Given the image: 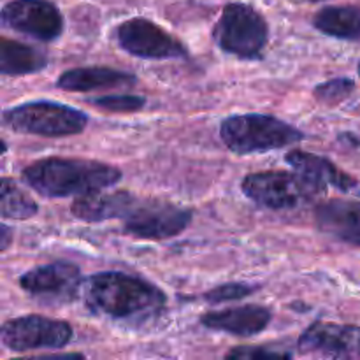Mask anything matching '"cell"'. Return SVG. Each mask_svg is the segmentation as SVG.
<instances>
[{"instance_id": "ffe728a7", "label": "cell", "mask_w": 360, "mask_h": 360, "mask_svg": "<svg viewBox=\"0 0 360 360\" xmlns=\"http://www.w3.org/2000/svg\"><path fill=\"white\" fill-rule=\"evenodd\" d=\"M0 193H2L0 214L4 220H30L37 214V202L11 178H2Z\"/></svg>"}, {"instance_id": "cb8c5ba5", "label": "cell", "mask_w": 360, "mask_h": 360, "mask_svg": "<svg viewBox=\"0 0 360 360\" xmlns=\"http://www.w3.org/2000/svg\"><path fill=\"white\" fill-rule=\"evenodd\" d=\"M227 359H288L290 354H285V352H276V350H267L264 347H238L234 350L229 352L225 355Z\"/></svg>"}, {"instance_id": "4316f807", "label": "cell", "mask_w": 360, "mask_h": 360, "mask_svg": "<svg viewBox=\"0 0 360 360\" xmlns=\"http://www.w3.org/2000/svg\"><path fill=\"white\" fill-rule=\"evenodd\" d=\"M306 2H322V0H306Z\"/></svg>"}, {"instance_id": "ac0fdd59", "label": "cell", "mask_w": 360, "mask_h": 360, "mask_svg": "<svg viewBox=\"0 0 360 360\" xmlns=\"http://www.w3.org/2000/svg\"><path fill=\"white\" fill-rule=\"evenodd\" d=\"M48 65V55L42 49L13 39H0V70L4 76H25Z\"/></svg>"}, {"instance_id": "603a6c76", "label": "cell", "mask_w": 360, "mask_h": 360, "mask_svg": "<svg viewBox=\"0 0 360 360\" xmlns=\"http://www.w3.org/2000/svg\"><path fill=\"white\" fill-rule=\"evenodd\" d=\"M255 292V287L248 283H225L217 288H211L202 295L204 301L211 304H221V302H232L245 299Z\"/></svg>"}, {"instance_id": "7a4b0ae2", "label": "cell", "mask_w": 360, "mask_h": 360, "mask_svg": "<svg viewBox=\"0 0 360 360\" xmlns=\"http://www.w3.org/2000/svg\"><path fill=\"white\" fill-rule=\"evenodd\" d=\"M83 292L91 311L115 320L151 315L167 301L157 285L120 271L91 274L83 283Z\"/></svg>"}, {"instance_id": "277c9868", "label": "cell", "mask_w": 360, "mask_h": 360, "mask_svg": "<svg viewBox=\"0 0 360 360\" xmlns=\"http://www.w3.org/2000/svg\"><path fill=\"white\" fill-rule=\"evenodd\" d=\"M88 116L76 108L53 101H35L4 111V125L20 134L42 137L77 136L86 129Z\"/></svg>"}, {"instance_id": "e0dca14e", "label": "cell", "mask_w": 360, "mask_h": 360, "mask_svg": "<svg viewBox=\"0 0 360 360\" xmlns=\"http://www.w3.org/2000/svg\"><path fill=\"white\" fill-rule=\"evenodd\" d=\"M136 199L137 197H134L127 190H118L112 193L94 192L77 197L70 206V211L81 221H90V224L108 221L112 218L123 220Z\"/></svg>"}, {"instance_id": "83f0119b", "label": "cell", "mask_w": 360, "mask_h": 360, "mask_svg": "<svg viewBox=\"0 0 360 360\" xmlns=\"http://www.w3.org/2000/svg\"><path fill=\"white\" fill-rule=\"evenodd\" d=\"M359 76H360V63H359Z\"/></svg>"}, {"instance_id": "2e32d148", "label": "cell", "mask_w": 360, "mask_h": 360, "mask_svg": "<svg viewBox=\"0 0 360 360\" xmlns=\"http://www.w3.org/2000/svg\"><path fill=\"white\" fill-rule=\"evenodd\" d=\"M58 88L65 91H86L112 90L136 84V76L123 70L109 69V67H79V69L65 70L56 81Z\"/></svg>"}, {"instance_id": "44dd1931", "label": "cell", "mask_w": 360, "mask_h": 360, "mask_svg": "<svg viewBox=\"0 0 360 360\" xmlns=\"http://www.w3.org/2000/svg\"><path fill=\"white\" fill-rule=\"evenodd\" d=\"M354 90V79H350V77H334V79L326 81V83H320L313 90V95H315V98L322 105L333 108V105H338L343 101H347Z\"/></svg>"}, {"instance_id": "7c38bea8", "label": "cell", "mask_w": 360, "mask_h": 360, "mask_svg": "<svg viewBox=\"0 0 360 360\" xmlns=\"http://www.w3.org/2000/svg\"><path fill=\"white\" fill-rule=\"evenodd\" d=\"M301 355L327 359H360V327L315 322L297 341Z\"/></svg>"}, {"instance_id": "ba28073f", "label": "cell", "mask_w": 360, "mask_h": 360, "mask_svg": "<svg viewBox=\"0 0 360 360\" xmlns=\"http://www.w3.org/2000/svg\"><path fill=\"white\" fill-rule=\"evenodd\" d=\"M72 336V327L69 323L41 315L13 319L0 329L4 347L18 354L32 350H58L65 347Z\"/></svg>"}, {"instance_id": "d4e9b609", "label": "cell", "mask_w": 360, "mask_h": 360, "mask_svg": "<svg viewBox=\"0 0 360 360\" xmlns=\"http://www.w3.org/2000/svg\"><path fill=\"white\" fill-rule=\"evenodd\" d=\"M11 238H13V234H11V229L4 224L2 225V241H0V248H2V252H6V250L9 248Z\"/></svg>"}, {"instance_id": "d6986e66", "label": "cell", "mask_w": 360, "mask_h": 360, "mask_svg": "<svg viewBox=\"0 0 360 360\" xmlns=\"http://www.w3.org/2000/svg\"><path fill=\"white\" fill-rule=\"evenodd\" d=\"M313 27L330 37L343 39V41H360V7H323L313 18Z\"/></svg>"}, {"instance_id": "4fadbf2b", "label": "cell", "mask_w": 360, "mask_h": 360, "mask_svg": "<svg viewBox=\"0 0 360 360\" xmlns=\"http://www.w3.org/2000/svg\"><path fill=\"white\" fill-rule=\"evenodd\" d=\"M285 162L294 171L301 172L306 178L311 179L323 192L329 186H333V188L340 190L343 193H360V183L357 179L341 171L340 167H336L329 158L306 153V151L301 150H292L290 153L285 155Z\"/></svg>"}, {"instance_id": "30bf717a", "label": "cell", "mask_w": 360, "mask_h": 360, "mask_svg": "<svg viewBox=\"0 0 360 360\" xmlns=\"http://www.w3.org/2000/svg\"><path fill=\"white\" fill-rule=\"evenodd\" d=\"M20 287L44 304H67L79 294L83 276L74 264L51 262L21 274Z\"/></svg>"}, {"instance_id": "8992f818", "label": "cell", "mask_w": 360, "mask_h": 360, "mask_svg": "<svg viewBox=\"0 0 360 360\" xmlns=\"http://www.w3.org/2000/svg\"><path fill=\"white\" fill-rule=\"evenodd\" d=\"M241 190L252 202L273 211L295 210L323 193L319 185L297 171L253 172L243 179Z\"/></svg>"}, {"instance_id": "6da1fadb", "label": "cell", "mask_w": 360, "mask_h": 360, "mask_svg": "<svg viewBox=\"0 0 360 360\" xmlns=\"http://www.w3.org/2000/svg\"><path fill=\"white\" fill-rule=\"evenodd\" d=\"M21 178L42 197L65 199L70 195H88L115 186L122 179V171L104 162L51 157L25 167Z\"/></svg>"}, {"instance_id": "9c48e42d", "label": "cell", "mask_w": 360, "mask_h": 360, "mask_svg": "<svg viewBox=\"0 0 360 360\" xmlns=\"http://www.w3.org/2000/svg\"><path fill=\"white\" fill-rule=\"evenodd\" d=\"M116 41L129 55L146 60H174L186 56V48L160 25L146 18H130L116 28Z\"/></svg>"}, {"instance_id": "3957f363", "label": "cell", "mask_w": 360, "mask_h": 360, "mask_svg": "<svg viewBox=\"0 0 360 360\" xmlns=\"http://www.w3.org/2000/svg\"><path fill=\"white\" fill-rule=\"evenodd\" d=\"M220 137L236 155L266 153L304 141L301 130L269 115L231 116L221 122Z\"/></svg>"}, {"instance_id": "8fae6325", "label": "cell", "mask_w": 360, "mask_h": 360, "mask_svg": "<svg viewBox=\"0 0 360 360\" xmlns=\"http://www.w3.org/2000/svg\"><path fill=\"white\" fill-rule=\"evenodd\" d=\"M2 25L42 42L58 39L63 32V16L48 0H11L2 9Z\"/></svg>"}, {"instance_id": "5bb4252c", "label": "cell", "mask_w": 360, "mask_h": 360, "mask_svg": "<svg viewBox=\"0 0 360 360\" xmlns=\"http://www.w3.org/2000/svg\"><path fill=\"white\" fill-rule=\"evenodd\" d=\"M273 313L264 306H238V308L220 309V311L204 313L200 323L206 329L227 333L231 336L250 338L260 334L271 323Z\"/></svg>"}, {"instance_id": "52a82bcc", "label": "cell", "mask_w": 360, "mask_h": 360, "mask_svg": "<svg viewBox=\"0 0 360 360\" xmlns=\"http://www.w3.org/2000/svg\"><path fill=\"white\" fill-rule=\"evenodd\" d=\"M192 211L162 200L136 199L123 218L125 234L146 241L176 238L192 224Z\"/></svg>"}, {"instance_id": "7402d4cb", "label": "cell", "mask_w": 360, "mask_h": 360, "mask_svg": "<svg viewBox=\"0 0 360 360\" xmlns=\"http://www.w3.org/2000/svg\"><path fill=\"white\" fill-rule=\"evenodd\" d=\"M88 104L95 105L104 112H115V115H125V112H137L144 108L146 98L139 95H104L98 98H90Z\"/></svg>"}, {"instance_id": "9a60e30c", "label": "cell", "mask_w": 360, "mask_h": 360, "mask_svg": "<svg viewBox=\"0 0 360 360\" xmlns=\"http://www.w3.org/2000/svg\"><path fill=\"white\" fill-rule=\"evenodd\" d=\"M315 221L323 234L360 246V200L334 199L319 204Z\"/></svg>"}, {"instance_id": "5b68a950", "label": "cell", "mask_w": 360, "mask_h": 360, "mask_svg": "<svg viewBox=\"0 0 360 360\" xmlns=\"http://www.w3.org/2000/svg\"><path fill=\"white\" fill-rule=\"evenodd\" d=\"M213 37L229 55L243 60H257L262 56L269 41V27L255 7L232 2L221 11L220 20L214 25Z\"/></svg>"}, {"instance_id": "484cf974", "label": "cell", "mask_w": 360, "mask_h": 360, "mask_svg": "<svg viewBox=\"0 0 360 360\" xmlns=\"http://www.w3.org/2000/svg\"><path fill=\"white\" fill-rule=\"evenodd\" d=\"M340 141H341V143L348 144V146H354V148L360 146V137L354 136V134H341Z\"/></svg>"}]
</instances>
